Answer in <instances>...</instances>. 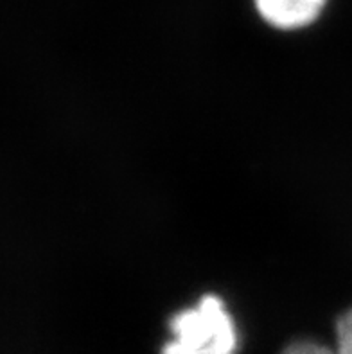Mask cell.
I'll return each instance as SVG.
<instances>
[{"label": "cell", "mask_w": 352, "mask_h": 354, "mask_svg": "<svg viewBox=\"0 0 352 354\" xmlns=\"http://www.w3.org/2000/svg\"><path fill=\"white\" fill-rule=\"evenodd\" d=\"M171 340L162 354H236L239 337L232 315L218 295H205L169 320Z\"/></svg>", "instance_id": "cell-1"}, {"label": "cell", "mask_w": 352, "mask_h": 354, "mask_svg": "<svg viewBox=\"0 0 352 354\" xmlns=\"http://www.w3.org/2000/svg\"><path fill=\"white\" fill-rule=\"evenodd\" d=\"M255 9L270 26L299 29L318 18L327 0H254Z\"/></svg>", "instance_id": "cell-2"}, {"label": "cell", "mask_w": 352, "mask_h": 354, "mask_svg": "<svg viewBox=\"0 0 352 354\" xmlns=\"http://www.w3.org/2000/svg\"><path fill=\"white\" fill-rule=\"evenodd\" d=\"M336 354H352V308L336 324Z\"/></svg>", "instance_id": "cell-3"}, {"label": "cell", "mask_w": 352, "mask_h": 354, "mask_svg": "<svg viewBox=\"0 0 352 354\" xmlns=\"http://www.w3.org/2000/svg\"><path fill=\"white\" fill-rule=\"evenodd\" d=\"M282 354H336V351L322 346V344H315V342H297V344L286 347Z\"/></svg>", "instance_id": "cell-4"}]
</instances>
